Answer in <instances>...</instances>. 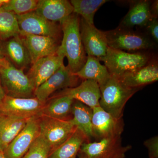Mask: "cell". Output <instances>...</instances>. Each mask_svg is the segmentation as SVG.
Instances as JSON below:
<instances>
[{"label":"cell","instance_id":"obj_1","mask_svg":"<svg viewBox=\"0 0 158 158\" xmlns=\"http://www.w3.org/2000/svg\"><path fill=\"white\" fill-rule=\"evenodd\" d=\"M79 15L73 13L61 23L62 37L58 50L68 60V67L76 73L85 65L87 59L80 34Z\"/></svg>","mask_w":158,"mask_h":158},{"label":"cell","instance_id":"obj_2","mask_svg":"<svg viewBox=\"0 0 158 158\" xmlns=\"http://www.w3.org/2000/svg\"><path fill=\"white\" fill-rule=\"evenodd\" d=\"M99 106L115 118H122L125 106L128 101L140 89L129 88L116 77L110 75L100 86Z\"/></svg>","mask_w":158,"mask_h":158},{"label":"cell","instance_id":"obj_3","mask_svg":"<svg viewBox=\"0 0 158 158\" xmlns=\"http://www.w3.org/2000/svg\"><path fill=\"white\" fill-rule=\"evenodd\" d=\"M152 59L147 52H128L108 47L106 56L99 59L104 62L110 75L118 77L144 66Z\"/></svg>","mask_w":158,"mask_h":158},{"label":"cell","instance_id":"obj_4","mask_svg":"<svg viewBox=\"0 0 158 158\" xmlns=\"http://www.w3.org/2000/svg\"><path fill=\"white\" fill-rule=\"evenodd\" d=\"M104 34L108 47L128 52H145L154 46L155 43L147 34L132 29L118 27L114 30L104 31Z\"/></svg>","mask_w":158,"mask_h":158},{"label":"cell","instance_id":"obj_5","mask_svg":"<svg viewBox=\"0 0 158 158\" xmlns=\"http://www.w3.org/2000/svg\"><path fill=\"white\" fill-rule=\"evenodd\" d=\"M0 77L6 95L15 98L34 97V86L23 70L19 69L9 62L0 68Z\"/></svg>","mask_w":158,"mask_h":158},{"label":"cell","instance_id":"obj_6","mask_svg":"<svg viewBox=\"0 0 158 158\" xmlns=\"http://www.w3.org/2000/svg\"><path fill=\"white\" fill-rule=\"evenodd\" d=\"M39 124L40 135L48 144L50 153L65 142L76 128L71 119L60 120L44 116H39Z\"/></svg>","mask_w":158,"mask_h":158},{"label":"cell","instance_id":"obj_7","mask_svg":"<svg viewBox=\"0 0 158 158\" xmlns=\"http://www.w3.org/2000/svg\"><path fill=\"white\" fill-rule=\"evenodd\" d=\"M81 79L64 65L42 85L35 89L34 97L45 103L57 91L73 88L79 85Z\"/></svg>","mask_w":158,"mask_h":158},{"label":"cell","instance_id":"obj_8","mask_svg":"<svg viewBox=\"0 0 158 158\" xmlns=\"http://www.w3.org/2000/svg\"><path fill=\"white\" fill-rule=\"evenodd\" d=\"M131 148V145H123L121 136H117L85 142L79 152L87 158H125L126 153Z\"/></svg>","mask_w":158,"mask_h":158},{"label":"cell","instance_id":"obj_9","mask_svg":"<svg viewBox=\"0 0 158 158\" xmlns=\"http://www.w3.org/2000/svg\"><path fill=\"white\" fill-rule=\"evenodd\" d=\"M16 16L20 33L58 39L62 33L60 24L49 21L35 11Z\"/></svg>","mask_w":158,"mask_h":158},{"label":"cell","instance_id":"obj_10","mask_svg":"<svg viewBox=\"0 0 158 158\" xmlns=\"http://www.w3.org/2000/svg\"><path fill=\"white\" fill-rule=\"evenodd\" d=\"M45 103L34 97L22 98L6 95L0 103V112L11 116L29 119L41 116Z\"/></svg>","mask_w":158,"mask_h":158},{"label":"cell","instance_id":"obj_11","mask_svg":"<svg viewBox=\"0 0 158 158\" xmlns=\"http://www.w3.org/2000/svg\"><path fill=\"white\" fill-rule=\"evenodd\" d=\"M92 110V131L94 138L96 141L104 138L121 136L124 129L122 118H115L100 106Z\"/></svg>","mask_w":158,"mask_h":158},{"label":"cell","instance_id":"obj_12","mask_svg":"<svg viewBox=\"0 0 158 158\" xmlns=\"http://www.w3.org/2000/svg\"><path fill=\"white\" fill-rule=\"evenodd\" d=\"M39 116L28 119L25 127L3 151L6 158H23L40 135Z\"/></svg>","mask_w":158,"mask_h":158},{"label":"cell","instance_id":"obj_13","mask_svg":"<svg viewBox=\"0 0 158 158\" xmlns=\"http://www.w3.org/2000/svg\"><path fill=\"white\" fill-rule=\"evenodd\" d=\"M65 57L58 50L56 53L41 58L32 64L27 76L35 89L64 65L63 61Z\"/></svg>","mask_w":158,"mask_h":158},{"label":"cell","instance_id":"obj_14","mask_svg":"<svg viewBox=\"0 0 158 158\" xmlns=\"http://www.w3.org/2000/svg\"><path fill=\"white\" fill-rule=\"evenodd\" d=\"M80 30L82 44L87 56L98 59L105 56L108 47L104 31L97 28L94 24L88 23L81 17Z\"/></svg>","mask_w":158,"mask_h":158},{"label":"cell","instance_id":"obj_15","mask_svg":"<svg viewBox=\"0 0 158 158\" xmlns=\"http://www.w3.org/2000/svg\"><path fill=\"white\" fill-rule=\"evenodd\" d=\"M59 96L69 97L74 100L81 102L92 109L100 106L99 86L93 80H82L76 87L60 90L52 97Z\"/></svg>","mask_w":158,"mask_h":158},{"label":"cell","instance_id":"obj_16","mask_svg":"<svg viewBox=\"0 0 158 158\" xmlns=\"http://www.w3.org/2000/svg\"><path fill=\"white\" fill-rule=\"evenodd\" d=\"M28 51L31 64L38 59L56 53L60 44L58 39L47 36L20 33Z\"/></svg>","mask_w":158,"mask_h":158},{"label":"cell","instance_id":"obj_17","mask_svg":"<svg viewBox=\"0 0 158 158\" xmlns=\"http://www.w3.org/2000/svg\"><path fill=\"white\" fill-rule=\"evenodd\" d=\"M117 78L129 88L140 89L144 86L158 81L157 61L152 58L144 66Z\"/></svg>","mask_w":158,"mask_h":158},{"label":"cell","instance_id":"obj_18","mask_svg":"<svg viewBox=\"0 0 158 158\" xmlns=\"http://www.w3.org/2000/svg\"><path fill=\"white\" fill-rule=\"evenodd\" d=\"M70 1L67 0H40L35 10L37 14L52 22L61 23L73 13Z\"/></svg>","mask_w":158,"mask_h":158},{"label":"cell","instance_id":"obj_19","mask_svg":"<svg viewBox=\"0 0 158 158\" xmlns=\"http://www.w3.org/2000/svg\"><path fill=\"white\" fill-rule=\"evenodd\" d=\"M2 44L3 54L16 68L23 70L31 64L27 48L19 34L5 40Z\"/></svg>","mask_w":158,"mask_h":158},{"label":"cell","instance_id":"obj_20","mask_svg":"<svg viewBox=\"0 0 158 158\" xmlns=\"http://www.w3.org/2000/svg\"><path fill=\"white\" fill-rule=\"evenodd\" d=\"M151 3L147 0L131 2L129 10L118 27L130 29L135 27H145L149 20L153 18L151 12Z\"/></svg>","mask_w":158,"mask_h":158},{"label":"cell","instance_id":"obj_21","mask_svg":"<svg viewBox=\"0 0 158 158\" xmlns=\"http://www.w3.org/2000/svg\"><path fill=\"white\" fill-rule=\"evenodd\" d=\"M28 119L0 112V149L4 151L25 126Z\"/></svg>","mask_w":158,"mask_h":158},{"label":"cell","instance_id":"obj_22","mask_svg":"<svg viewBox=\"0 0 158 158\" xmlns=\"http://www.w3.org/2000/svg\"><path fill=\"white\" fill-rule=\"evenodd\" d=\"M46 102L41 116L60 120H70L74 100L67 96L52 97Z\"/></svg>","mask_w":158,"mask_h":158},{"label":"cell","instance_id":"obj_23","mask_svg":"<svg viewBox=\"0 0 158 158\" xmlns=\"http://www.w3.org/2000/svg\"><path fill=\"white\" fill-rule=\"evenodd\" d=\"M74 74L81 80L95 81L99 87L104 84L110 76L107 69L101 64L99 59L90 56H87L85 65Z\"/></svg>","mask_w":158,"mask_h":158},{"label":"cell","instance_id":"obj_24","mask_svg":"<svg viewBox=\"0 0 158 158\" xmlns=\"http://www.w3.org/2000/svg\"><path fill=\"white\" fill-rule=\"evenodd\" d=\"M86 142H89L87 137L76 127L65 142L49 154L48 158H76L82 145Z\"/></svg>","mask_w":158,"mask_h":158},{"label":"cell","instance_id":"obj_25","mask_svg":"<svg viewBox=\"0 0 158 158\" xmlns=\"http://www.w3.org/2000/svg\"><path fill=\"white\" fill-rule=\"evenodd\" d=\"M72 122L84 133L88 141L94 138L92 127V109L77 101H74L71 110Z\"/></svg>","mask_w":158,"mask_h":158},{"label":"cell","instance_id":"obj_26","mask_svg":"<svg viewBox=\"0 0 158 158\" xmlns=\"http://www.w3.org/2000/svg\"><path fill=\"white\" fill-rule=\"evenodd\" d=\"M107 0H71L73 13L80 15L88 23L94 25V15Z\"/></svg>","mask_w":158,"mask_h":158},{"label":"cell","instance_id":"obj_27","mask_svg":"<svg viewBox=\"0 0 158 158\" xmlns=\"http://www.w3.org/2000/svg\"><path fill=\"white\" fill-rule=\"evenodd\" d=\"M19 34L16 15L0 9V40L5 41Z\"/></svg>","mask_w":158,"mask_h":158},{"label":"cell","instance_id":"obj_28","mask_svg":"<svg viewBox=\"0 0 158 158\" xmlns=\"http://www.w3.org/2000/svg\"><path fill=\"white\" fill-rule=\"evenodd\" d=\"M38 2L37 0H9L1 9L15 15H22L35 11Z\"/></svg>","mask_w":158,"mask_h":158},{"label":"cell","instance_id":"obj_29","mask_svg":"<svg viewBox=\"0 0 158 158\" xmlns=\"http://www.w3.org/2000/svg\"><path fill=\"white\" fill-rule=\"evenodd\" d=\"M50 152L48 144L39 135L23 158H48Z\"/></svg>","mask_w":158,"mask_h":158},{"label":"cell","instance_id":"obj_30","mask_svg":"<svg viewBox=\"0 0 158 158\" xmlns=\"http://www.w3.org/2000/svg\"><path fill=\"white\" fill-rule=\"evenodd\" d=\"M144 144L148 150L149 158H158V136L145 140Z\"/></svg>","mask_w":158,"mask_h":158},{"label":"cell","instance_id":"obj_31","mask_svg":"<svg viewBox=\"0 0 158 158\" xmlns=\"http://www.w3.org/2000/svg\"><path fill=\"white\" fill-rule=\"evenodd\" d=\"M147 29L150 37L155 43L158 42V21L156 18H152L145 27Z\"/></svg>","mask_w":158,"mask_h":158},{"label":"cell","instance_id":"obj_32","mask_svg":"<svg viewBox=\"0 0 158 158\" xmlns=\"http://www.w3.org/2000/svg\"><path fill=\"white\" fill-rule=\"evenodd\" d=\"M158 1H155L151 3V12L153 18H158Z\"/></svg>","mask_w":158,"mask_h":158},{"label":"cell","instance_id":"obj_33","mask_svg":"<svg viewBox=\"0 0 158 158\" xmlns=\"http://www.w3.org/2000/svg\"><path fill=\"white\" fill-rule=\"evenodd\" d=\"M9 61L6 57H0V68L5 67L9 64Z\"/></svg>","mask_w":158,"mask_h":158},{"label":"cell","instance_id":"obj_34","mask_svg":"<svg viewBox=\"0 0 158 158\" xmlns=\"http://www.w3.org/2000/svg\"><path fill=\"white\" fill-rule=\"evenodd\" d=\"M6 94L3 89L2 85V82H1V77H0V103L3 100Z\"/></svg>","mask_w":158,"mask_h":158},{"label":"cell","instance_id":"obj_35","mask_svg":"<svg viewBox=\"0 0 158 158\" xmlns=\"http://www.w3.org/2000/svg\"><path fill=\"white\" fill-rule=\"evenodd\" d=\"M9 0H0V9L2 8L6 3L8 2Z\"/></svg>","mask_w":158,"mask_h":158},{"label":"cell","instance_id":"obj_36","mask_svg":"<svg viewBox=\"0 0 158 158\" xmlns=\"http://www.w3.org/2000/svg\"><path fill=\"white\" fill-rule=\"evenodd\" d=\"M0 57H5L3 54L2 50V44L1 43V40H0Z\"/></svg>","mask_w":158,"mask_h":158},{"label":"cell","instance_id":"obj_37","mask_svg":"<svg viewBox=\"0 0 158 158\" xmlns=\"http://www.w3.org/2000/svg\"><path fill=\"white\" fill-rule=\"evenodd\" d=\"M78 156V158H87L85 154L81 152L79 153Z\"/></svg>","mask_w":158,"mask_h":158},{"label":"cell","instance_id":"obj_38","mask_svg":"<svg viewBox=\"0 0 158 158\" xmlns=\"http://www.w3.org/2000/svg\"><path fill=\"white\" fill-rule=\"evenodd\" d=\"M0 158H6L4 155V152L0 149Z\"/></svg>","mask_w":158,"mask_h":158}]
</instances>
